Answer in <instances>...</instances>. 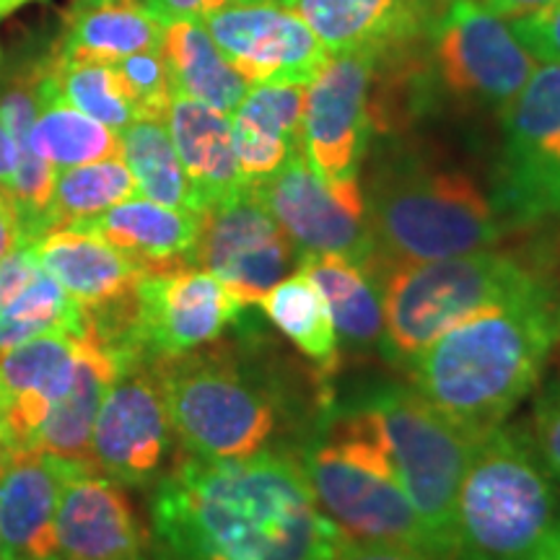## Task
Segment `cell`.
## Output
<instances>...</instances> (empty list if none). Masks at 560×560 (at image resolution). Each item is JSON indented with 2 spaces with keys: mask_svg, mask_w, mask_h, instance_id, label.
<instances>
[{
  "mask_svg": "<svg viewBox=\"0 0 560 560\" xmlns=\"http://www.w3.org/2000/svg\"><path fill=\"white\" fill-rule=\"evenodd\" d=\"M151 524L177 560H335L346 542L291 452L185 454L156 480Z\"/></svg>",
  "mask_w": 560,
  "mask_h": 560,
  "instance_id": "1",
  "label": "cell"
},
{
  "mask_svg": "<svg viewBox=\"0 0 560 560\" xmlns=\"http://www.w3.org/2000/svg\"><path fill=\"white\" fill-rule=\"evenodd\" d=\"M174 436L198 459H244L260 452L299 454L335 408L319 392L306 395L299 371L276 359L255 332L219 338L190 353L151 363Z\"/></svg>",
  "mask_w": 560,
  "mask_h": 560,
  "instance_id": "2",
  "label": "cell"
},
{
  "mask_svg": "<svg viewBox=\"0 0 560 560\" xmlns=\"http://www.w3.org/2000/svg\"><path fill=\"white\" fill-rule=\"evenodd\" d=\"M560 342V278L532 283L423 348L405 371L410 387L452 425L480 441L537 389Z\"/></svg>",
  "mask_w": 560,
  "mask_h": 560,
  "instance_id": "3",
  "label": "cell"
},
{
  "mask_svg": "<svg viewBox=\"0 0 560 560\" xmlns=\"http://www.w3.org/2000/svg\"><path fill=\"white\" fill-rule=\"evenodd\" d=\"M363 200L380 285L389 268L490 249L506 231L470 172L418 149L395 145L376 156Z\"/></svg>",
  "mask_w": 560,
  "mask_h": 560,
  "instance_id": "4",
  "label": "cell"
},
{
  "mask_svg": "<svg viewBox=\"0 0 560 560\" xmlns=\"http://www.w3.org/2000/svg\"><path fill=\"white\" fill-rule=\"evenodd\" d=\"M296 459L314 501L342 535L353 540L408 545L439 558L397 478L380 418L361 400L327 412Z\"/></svg>",
  "mask_w": 560,
  "mask_h": 560,
  "instance_id": "5",
  "label": "cell"
},
{
  "mask_svg": "<svg viewBox=\"0 0 560 560\" xmlns=\"http://www.w3.org/2000/svg\"><path fill=\"white\" fill-rule=\"evenodd\" d=\"M550 272H556V257L545 249H480L389 268L382 276V353L405 369L452 327L514 299Z\"/></svg>",
  "mask_w": 560,
  "mask_h": 560,
  "instance_id": "6",
  "label": "cell"
},
{
  "mask_svg": "<svg viewBox=\"0 0 560 560\" xmlns=\"http://www.w3.org/2000/svg\"><path fill=\"white\" fill-rule=\"evenodd\" d=\"M556 520V480L532 431L503 423L482 436L457 495V560H524Z\"/></svg>",
  "mask_w": 560,
  "mask_h": 560,
  "instance_id": "7",
  "label": "cell"
},
{
  "mask_svg": "<svg viewBox=\"0 0 560 560\" xmlns=\"http://www.w3.org/2000/svg\"><path fill=\"white\" fill-rule=\"evenodd\" d=\"M380 418L397 478L441 560H457V495L478 441L431 408L410 384L355 397Z\"/></svg>",
  "mask_w": 560,
  "mask_h": 560,
  "instance_id": "8",
  "label": "cell"
},
{
  "mask_svg": "<svg viewBox=\"0 0 560 560\" xmlns=\"http://www.w3.org/2000/svg\"><path fill=\"white\" fill-rule=\"evenodd\" d=\"M501 132L490 200L503 229L560 219V62L535 68L501 109Z\"/></svg>",
  "mask_w": 560,
  "mask_h": 560,
  "instance_id": "9",
  "label": "cell"
},
{
  "mask_svg": "<svg viewBox=\"0 0 560 560\" xmlns=\"http://www.w3.org/2000/svg\"><path fill=\"white\" fill-rule=\"evenodd\" d=\"M425 26L441 86L459 102L503 109L535 73L537 60L480 0H433Z\"/></svg>",
  "mask_w": 560,
  "mask_h": 560,
  "instance_id": "10",
  "label": "cell"
},
{
  "mask_svg": "<svg viewBox=\"0 0 560 560\" xmlns=\"http://www.w3.org/2000/svg\"><path fill=\"white\" fill-rule=\"evenodd\" d=\"M247 306L200 265L143 272L132 296L128 363H153L210 346Z\"/></svg>",
  "mask_w": 560,
  "mask_h": 560,
  "instance_id": "11",
  "label": "cell"
},
{
  "mask_svg": "<svg viewBox=\"0 0 560 560\" xmlns=\"http://www.w3.org/2000/svg\"><path fill=\"white\" fill-rule=\"evenodd\" d=\"M255 187L299 257L340 255L374 276L376 252L359 179L330 185L299 151Z\"/></svg>",
  "mask_w": 560,
  "mask_h": 560,
  "instance_id": "12",
  "label": "cell"
},
{
  "mask_svg": "<svg viewBox=\"0 0 560 560\" xmlns=\"http://www.w3.org/2000/svg\"><path fill=\"white\" fill-rule=\"evenodd\" d=\"M299 252L272 219L255 185L202 213L195 265L219 276L244 306L260 304L278 280L299 270Z\"/></svg>",
  "mask_w": 560,
  "mask_h": 560,
  "instance_id": "13",
  "label": "cell"
},
{
  "mask_svg": "<svg viewBox=\"0 0 560 560\" xmlns=\"http://www.w3.org/2000/svg\"><path fill=\"white\" fill-rule=\"evenodd\" d=\"M380 58L371 52L330 55L317 79L306 89L301 151L322 179H359L361 161L369 151L371 79Z\"/></svg>",
  "mask_w": 560,
  "mask_h": 560,
  "instance_id": "14",
  "label": "cell"
},
{
  "mask_svg": "<svg viewBox=\"0 0 560 560\" xmlns=\"http://www.w3.org/2000/svg\"><path fill=\"white\" fill-rule=\"evenodd\" d=\"M172 436L156 371L136 363L122 369L104 395L91 433V467L120 486H145L161 478Z\"/></svg>",
  "mask_w": 560,
  "mask_h": 560,
  "instance_id": "15",
  "label": "cell"
},
{
  "mask_svg": "<svg viewBox=\"0 0 560 560\" xmlns=\"http://www.w3.org/2000/svg\"><path fill=\"white\" fill-rule=\"evenodd\" d=\"M223 52L249 83H301L310 86L330 60L306 21L272 3H229L202 21Z\"/></svg>",
  "mask_w": 560,
  "mask_h": 560,
  "instance_id": "16",
  "label": "cell"
},
{
  "mask_svg": "<svg viewBox=\"0 0 560 560\" xmlns=\"http://www.w3.org/2000/svg\"><path fill=\"white\" fill-rule=\"evenodd\" d=\"M151 535L120 482L73 467L55 511V548L66 560H145Z\"/></svg>",
  "mask_w": 560,
  "mask_h": 560,
  "instance_id": "17",
  "label": "cell"
},
{
  "mask_svg": "<svg viewBox=\"0 0 560 560\" xmlns=\"http://www.w3.org/2000/svg\"><path fill=\"white\" fill-rule=\"evenodd\" d=\"M81 335L45 332L0 355V441L30 450L52 405L73 382Z\"/></svg>",
  "mask_w": 560,
  "mask_h": 560,
  "instance_id": "18",
  "label": "cell"
},
{
  "mask_svg": "<svg viewBox=\"0 0 560 560\" xmlns=\"http://www.w3.org/2000/svg\"><path fill=\"white\" fill-rule=\"evenodd\" d=\"M73 462L37 450L5 454L0 462V540L5 560H50L55 511ZM94 470V467H91Z\"/></svg>",
  "mask_w": 560,
  "mask_h": 560,
  "instance_id": "19",
  "label": "cell"
},
{
  "mask_svg": "<svg viewBox=\"0 0 560 560\" xmlns=\"http://www.w3.org/2000/svg\"><path fill=\"white\" fill-rule=\"evenodd\" d=\"M299 13L330 55L382 58L429 24L433 0H280Z\"/></svg>",
  "mask_w": 560,
  "mask_h": 560,
  "instance_id": "20",
  "label": "cell"
},
{
  "mask_svg": "<svg viewBox=\"0 0 560 560\" xmlns=\"http://www.w3.org/2000/svg\"><path fill=\"white\" fill-rule=\"evenodd\" d=\"M128 255L143 272L195 265L202 215L161 206L149 198L117 202L94 219L70 223Z\"/></svg>",
  "mask_w": 560,
  "mask_h": 560,
  "instance_id": "21",
  "label": "cell"
},
{
  "mask_svg": "<svg viewBox=\"0 0 560 560\" xmlns=\"http://www.w3.org/2000/svg\"><path fill=\"white\" fill-rule=\"evenodd\" d=\"M42 270L58 280L83 312H100L136 293L143 270L100 236L79 229H52L34 242Z\"/></svg>",
  "mask_w": 560,
  "mask_h": 560,
  "instance_id": "22",
  "label": "cell"
},
{
  "mask_svg": "<svg viewBox=\"0 0 560 560\" xmlns=\"http://www.w3.org/2000/svg\"><path fill=\"white\" fill-rule=\"evenodd\" d=\"M166 130L202 213L249 185L236 159L229 115L174 91Z\"/></svg>",
  "mask_w": 560,
  "mask_h": 560,
  "instance_id": "23",
  "label": "cell"
},
{
  "mask_svg": "<svg viewBox=\"0 0 560 560\" xmlns=\"http://www.w3.org/2000/svg\"><path fill=\"white\" fill-rule=\"evenodd\" d=\"M120 363L89 330L79 338L73 382L52 405L50 416L39 425L30 450L91 467V433L109 384L120 374Z\"/></svg>",
  "mask_w": 560,
  "mask_h": 560,
  "instance_id": "24",
  "label": "cell"
},
{
  "mask_svg": "<svg viewBox=\"0 0 560 560\" xmlns=\"http://www.w3.org/2000/svg\"><path fill=\"white\" fill-rule=\"evenodd\" d=\"M164 24L140 0H73L62 13V58L115 62L132 52L159 50Z\"/></svg>",
  "mask_w": 560,
  "mask_h": 560,
  "instance_id": "25",
  "label": "cell"
},
{
  "mask_svg": "<svg viewBox=\"0 0 560 560\" xmlns=\"http://www.w3.org/2000/svg\"><path fill=\"white\" fill-rule=\"evenodd\" d=\"M270 325L312 363L319 384H330L340 369V340L325 296L306 272H291L260 299Z\"/></svg>",
  "mask_w": 560,
  "mask_h": 560,
  "instance_id": "26",
  "label": "cell"
},
{
  "mask_svg": "<svg viewBox=\"0 0 560 560\" xmlns=\"http://www.w3.org/2000/svg\"><path fill=\"white\" fill-rule=\"evenodd\" d=\"M161 52L170 62L174 91L198 100L208 107L231 112L240 107L252 83L223 58L202 21H174L164 24Z\"/></svg>",
  "mask_w": 560,
  "mask_h": 560,
  "instance_id": "27",
  "label": "cell"
},
{
  "mask_svg": "<svg viewBox=\"0 0 560 560\" xmlns=\"http://www.w3.org/2000/svg\"><path fill=\"white\" fill-rule=\"evenodd\" d=\"M32 149L58 172L120 156V132L109 130L62 100L52 81L50 58L42 60L39 68Z\"/></svg>",
  "mask_w": 560,
  "mask_h": 560,
  "instance_id": "28",
  "label": "cell"
},
{
  "mask_svg": "<svg viewBox=\"0 0 560 560\" xmlns=\"http://www.w3.org/2000/svg\"><path fill=\"white\" fill-rule=\"evenodd\" d=\"M299 270L325 296L342 346L353 350L380 346L384 335L382 285L363 265L340 255H304Z\"/></svg>",
  "mask_w": 560,
  "mask_h": 560,
  "instance_id": "29",
  "label": "cell"
},
{
  "mask_svg": "<svg viewBox=\"0 0 560 560\" xmlns=\"http://www.w3.org/2000/svg\"><path fill=\"white\" fill-rule=\"evenodd\" d=\"M120 156L136 179L140 198L187 213H200L202 206L174 151L166 120H136L120 132Z\"/></svg>",
  "mask_w": 560,
  "mask_h": 560,
  "instance_id": "30",
  "label": "cell"
},
{
  "mask_svg": "<svg viewBox=\"0 0 560 560\" xmlns=\"http://www.w3.org/2000/svg\"><path fill=\"white\" fill-rule=\"evenodd\" d=\"M136 195V179L122 156L60 170L55 177L50 208H47V231L94 219Z\"/></svg>",
  "mask_w": 560,
  "mask_h": 560,
  "instance_id": "31",
  "label": "cell"
},
{
  "mask_svg": "<svg viewBox=\"0 0 560 560\" xmlns=\"http://www.w3.org/2000/svg\"><path fill=\"white\" fill-rule=\"evenodd\" d=\"M86 312L50 272L39 270L37 278L0 306V355L21 342L45 332H86Z\"/></svg>",
  "mask_w": 560,
  "mask_h": 560,
  "instance_id": "32",
  "label": "cell"
},
{
  "mask_svg": "<svg viewBox=\"0 0 560 560\" xmlns=\"http://www.w3.org/2000/svg\"><path fill=\"white\" fill-rule=\"evenodd\" d=\"M50 73L60 96L70 107L94 117L96 122L107 125L109 130L122 132L128 125L138 120L136 107L125 94L120 75H117L112 62L62 58L52 50Z\"/></svg>",
  "mask_w": 560,
  "mask_h": 560,
  "instance_id": "33",
  "label": "cell"
},
{
  "mask_svg": "<svg viewBox=\"0 0 560 560\" xmlns=\"http://www.w3.org/2000/svg\"><path fill=\"white\" fill-rule=\"evenodd\" d=\"M306 89L301 83H252L240 107L231 112V125L301 149Z\"/></svg>",
  "mask_w": 560,
  "mask_h": 560,
  "instance_id": "34",
  "label": "cell"
},
{
  "mask_svg": "<svg viewBox=\"0 0 560 560\" xmlns=\"http://www.w3.org/2000/svg\"><path fill=\"white\" fill-rule=\"evenodd\" d=\"M112 66L120 75L125 94L136 107L138 120H166L174 96V81L161 47L159 50L132 52L128 58L115 60Z\"/></svg>",
  "mask_w": 560,
  "mask_h": 560,
  "instance_id": "35",
  "label": "cell"
},
{
  "mask_svg": "<svg viewBox=\"0 0 560 560\" xmlns=\"http://www.w3.org/2000/svg\"><path fill=\"white\" fill-rule=\"evenodd\" d=\"M532 439L552 480L560 482V376H552L537 392L532 410Z\"/></svg>",
  "mask_w": 560,
  "mask_h": 560,
  "instance_id": "36",
  "label": "cell"
},
{
  "mask_svg": "<svg viewBox=\"0 0 560 560\" xmlns=\"http://www.w3.org/2000/svg\"><path fill=\"white\" fill-rule=\"evenodd\" d=\"M514 37L537 62H560V0L509 21Z\"/></svg>",
  "mask_w": 560,
  "mask_h": 560,
  "instance_id": "37",
  "label": "cell"
},
{
  "mask_svg": "<svg viewBox=\"0 0 560 560\" xmlns=\"http://www.w3.org/2000/svg\"><path fill=\"white\" fill-rule=\"evenodd\" d=\"M39 270L42 265L34 252V242H21L9 255L0 257V306L24 291Z\"/></svg>",
  "mask_w": 560,
  "mask_h": 560,
  "instance_id": "38",
  "label": "cell"
},
{
  "mask_svg": "<svg viewBox=\"0 0 560 560\" xmlns=\"http://www.w3.org/2000/svg\"><path fill=\"white\" fill-rule=\"evenodd\" d=\"M335 560H439L429 552L395 542H369L346 537Z\"/></svg>",
  "mask_w": 560,
  "mask_h": 560,
  "instance_id": "39",
  "label": "cell"
},
{
  "mask_svg": "<svg viewBox=\"0 0 560 560\" xmlns=\"http://www.w3.org/2000/svg\"><path fill=\"white\" fill-rule=\"evenodd\" d=\"M161 24L174 21H206L210 13L221 11L231 0H140Z\"/></svg>",
  "mask_w": 560,
  "mask_h": 560,
  "instance_id": "40",
  "label": "cell"
},
{
  "mask_svg": "<svg viewBox=\"0 0 560 560\" xmlns=\"http://www.w3.org/2000/svg\"><path fill=\"white\" fill-rule=\"evenodd\" d=\"M21 242H26V240H24V234H21L16 208H13L9 195L0 190V257L9 255V252Z\"/></svg>",
  "mask_w": 560,
  "mask_h": 560,
  "instance_id": "41",
  "label": "cell"
},
{
  "mask_svg": "<svg viewBox=\"0 0 560 560\" xmlns=\"http://www.w3.org/2000/svg\"><path fill=\"white\" fill-rule=\"evenodd\" d=\"M480 3L486 5L490 13H495V16L514 21L527 16V13L540 11L545 5L556 3V0H480Z\"/></svg>",
  "mask_w": 560,
  "mask_h": 560,
  "instance_id": "42",
  "label": "cell"
},
{
  "mask_svg": "<svg viewBox=\"0 0 560 560\" xmlns=\"http://www.w3.org/2000/svg\"><path fill=\"white\" fill-rule=\"evenodd\" d=\"M19 164V151L16 143H13L11 132L5 130L3 120H0V190L9 192L11 182H13V172H16Z\"/></svg>",
  "mask_w": 560,
  "mask_h": 560,
  "instance_id": "43",
  "label": "cell"
},
{
  "mask_svg": "<svg viewBox=\"0 0 560 560\" xmlns=\"http://www.w3.org/2000/svg\"><path fill=\"white\" fill-rule=\"evenodd\" d=\"M537 550H540L548 560H560V520H556V524L548 529V535L542 537L540 548Z\"/></svg>",
  "mask_w": 560,
  "mask_h": 560,
  "instance_id": "44",
  "label": "cell"
},
{
  "mask_svg": "<svg viewBox=\"0 0 560 560\" xmlns=\"http://www.w3.org/2000/svg\"><path fill=\"white\" fill-rule=\"evenodd\" d=\"M32 3H42V0H0V21L9 19L11 13H16L19 9H24V5H32Z\"/></svg>",
  "mask_w": 560,
  "mask_h": 560,
  "instance_id": "45",
  "label": "cell"
},
{
  "mask_svg": "<svg viewBox=\"0 0 560 560\" xmlns=\"http://www.w3.org/2000/svg\"><path fill=\"white\" fill-rule=\"evenodd\" d=\"M524 560H548V558H545L540 550H535V552H532V556H527V558H524Z\"/></svg>",
  "mask_w": 560,
  "mask_h": 560,
  "instance_id": "46",
  "label": "cell"
},
{
  "mask_svg": "<svg viewBox=\"0 0 560 560\" xmlns=\"http://www.w3.org/2000/svg\"><path fill=\"white\" fill-rule=\"evenodd\" d=\"M231 3H272V0H231Z\"/></svg>",
  "mask_w": 560,
  "mask_h": 560,
  "instance_id": "47",
  "label": "cell"
},
{
  "mask_svg": "<svg viewBox=\"0 0 560 560\" xmlns=\"http://www.w3.org/2000/svg\"><path fill=\"white\" fill-rule=\"evenodd\" d=\"M5 459V446H3V441H0V462Z\"/></svg>",
  "mask_w": 560,
  "mask_h": 560,
  "instance_id": "48",
  "label": "cell"
},
{
  "mask_svg": "<svg viewBox=\"0 0 560 560\" xmlns=\"http://www.w3.org/2000/svg\"><path fill=\"white\" fill-rule=\"evenodd\" d=\"M0 560H5V552H3V540H0Z\"/></svg>",
  "mask_w": 560,
  "mask_h": 560,
  "instance_id": "49",
  "label": "cell"
},
{
  "mask_svg": "<svg viewBox=\"0 0 560 560\" xmlns=\"http://www.w3.org/2000/svg\"><path fill=\"white\" fill-rule=\"evenodd\" d=\"M50 560H66V558H60V556H55V558H50Z\"/></svg>",
  "mask_w": 560,
  "mask_h": 560,
  "instance_id": "50",
  "label": "cell"
},
{
  "mask_svg": "<svg viewBox=\"0 0 560 560\" xmlns=\"http://www.w3.org/2000/svg\"><path fill=\"white\" fill-rule=\"evenodd\" d=\"M164 560H177V558H164Z\"/></svg>",
  "mask_w": 560,
  "mask_h": 560,
  "instance_id": "51",
  "label": "cell"
},
{
  "mask_svg": "<svg viewBox=\"0 0 560 560\" xmlns=\"http://www.w3.org/2000/svg\"><path fill=\"white\" fill-rule=\"evenodd\" d=\"M0 60H3V55H0Z\"/></svg>",
  "mask_w": 560,
  "mask_h": 560,
  "instance_id": "52",
  "label": "cell"
}]
</instances>
